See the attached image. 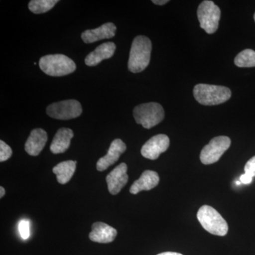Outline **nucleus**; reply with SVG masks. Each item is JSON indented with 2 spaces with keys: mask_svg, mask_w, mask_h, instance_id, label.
<instances>
[{
  "mask_svg": "<svg viewBox=\"0 0 255 255\" xmlns=\"http://www.w3.org/2000/svg\"><path fill=\"white\" fill-rule=\"evenodd\" d=\"M152 43L147 37L137 36L134 38L129 55V70L133 73L143 71L150 61Z\"/></svg>",
  "mask_w": 255,
  "mask_h": 255,
  "instance_id": "nucleus-1",
  "label": "nucleus"
},
{
  "mask_svg": "<svg viewBox=\"0 0 255 255\" xmlns=\"http://www.w3.org/2000/svg\"><path fill=\"white\" fill-rule=\"evenodd\" d=\"M194 96L201 105H219L230 100L231 91L226 87L199 84L194 87Z\"/></svg>",
  "mask_w": 255,
  "mask_h": 255,
  "instance_id": "nucleus-2",
  "label": "nucleus"
},
{
  "mask_svg": "<svg viewBox=\"0 0 255 255\" xmlns=\"http://www.w3.org/2000/svg\"><path fill=\"white\" fill-rule=\"evenodd\" d=\"M39 67L43 73L53 77H60L73 73L76 65L73 60L62 54L48 55L42 57Z\"/></svg>",
  "mask_w": 255,
  "mask_h": 255,
  "instance_id": "nucleus-3",
  "label": "nucleus"
},
{
  "mask_svg": "<svg viewBox=\"0 0 255 255\" xmlns=\"http://www.w3.org/2000/svg\"><path fill=\"white\" fill-rule=\"evenodd\" d=\"M197 219L207 232L218 236H225L228 233V226L226 220L211 206H201L197 213Z\"/></svg>",
  "mask_w": 255,
  "mask_h": 255,
  "instance_id": "nucleus-4",
  "label": "nucleus"
},
{
  "mask_svg": "<svg viewBox=\"0 0 255 255\" xmlns=\"http://www.w3.org/2000/svg\"><path fill=\"white\" fill-rule=\"evenodd\" d=\"M133 117L137 124L150 129L163 121L164 111L163 107L156 102L142 104L135 107Z\"/></svg>",
  "mask_w": 255,
  "mask_h": 255,
  "instance_id": "nucleus-5",
  "label": "nucleus"
},
{
  "mask_svg": "<svg viewBox=\"0 0 255 255\" xmlns=\"http://www.w3.org/2000/svg\"><path fill=\"white\" fill-rule=\"evenodd\" d=\"M197 16L201 28L209 34L217 31L221 18V9L214 1H202L198 7Z\"/></svg>",
  "mask_w": 255,
  "mask_h": 255,
  "instance_id": "nucleus-6",
  "label": "nucleus"
},
{
  "mask_svg": "<svg viewBox=\"0 0 255 255\" xmlns=\"http://www.w3.org/2000/svg\"><path fill=\"white\" fill-rule=\"evenodd\" d=\"M82 106L78 101L68 100L56 102L48 106L46 113L51 118L59 120H69L81 115Z\"/></svg>",
  "mask_w": 255,
  "mask_h": 255,
  "instance_id": "nucleus-7",
  "label": "nucleus"
},
{
  "mask_svg": "<svg viewBox=\"0 0 255 255\" xmlns=\"http://www.w3.org/2000/svg\"><path fill=\"white\" fill-rule=\"evenodd\" d=\"M231 144V139L227 136L214 137L201 150V162L204 164H211L218 162L221 156L229 148Z\"/></svg>",
  "mask_w": 255,
  "mask_h": 255,
  "instance_id": "nucleus-8",
  "label": "nucleus"
},
{
  "mask_svg": "<svg viewBox=\"0 0 255 255\" xmlns=\"http://www.w3.org/2000/svg\"><path fill=\"white\" fill-rule=\"evenodd\" d=\"M169 138L164 134H159L151 137L144 144L141 148V154L145 158L155 160L160 154L168 149Z\"/></svg>",
  "mask_w": 255,
  "mask_h": 255,
  "instance_id": "nucleus-9",
  "label": "nucleus"
},
{
  "mask_svg": "<svg viewBox=\"0 0 255 255\" xmlns=\"http://www.w3.org/2000/svg\"><path fill=\"white\" fill-rule=\"evenodd\" d=\"M127 170V164L121 163L107 176L106 181L108 184V189L110 194L113 195L119 194L127 185L128 181Z\"/></svg>",
  "mask_w": 255,
  "mask_h": 255,
  "instance_id": "nucleus-10",
  "label": "nucleus"
},
{
  "mask_svg": "<svg viewBox=\"0 0 255 255\" xmlns=\"http://www.w3.org/2000/svg\"><path fill=\"white\" fill-rule=\"evenodd\" d=\"M127 150V145L121 139H115L111 143L107 155L101 157L97 163V170L100 172L108 169L111 165L119 160L121 155Z\"/></svg>",
  "mask_w": 255,
  "mask_h": 255,
  "instance_id": "nucleus-11",
  "label": "nucleus"
},
{
  "mask_svg": "<svg viewBox=\"0 0 255 255\" xmlns=\"http://www.w3.org/2000/svg\"><path fill=\"white\" fill-rule=\"evenodd\" d=\"M117 231L107 223L97 222L92 226L89 237L92 241L98 243H110L117 238Z\"/></svg>",
  "mask_w": 255,
  "mask_h": 255,
  "instance_id": "nucleus-12",
  "label": "nucleus"
},
{
  "mask_svg": "<svg viewBox=\"0 0 255 255\" xmlns=\"http://www.w3.org/2000/svg\"><path fill=\"white\" fill-rule=\"evenodd\" d=\"M117 31V26L113 23H106L100 27L87 30L82 33V41L86 43H94L100 40L113 38Z\"/></svg>",
  "mask_w": 255,
  "mask_h": 255,
  "instance_id": "nucleus-13",
  "label": "nucleus"
},
{
  "mask_svg": "<svg viewBox=\"0 0 255 255\" xmlns=\"http://www.w3.org/2000/svg\"><path fill=\"white\" fill-rule=\"evenodd\" d=\"M48 140V135L43 129H33L25 144V150L28 155L37 156L43 150Z\"/></svg>",
  "mask_w": 255,
  "mask_h": 255,
  "instance_id": "nucleus-14",
  "label": "nucleus"
},
{
  "mask_svg": "<svg viewBox=\"0 0 255 255\" xmlns=\"http://www.w3.org/2000/svg\"><path fill=\"white\" fill-rule=\"evenodd\" d=\"M116 45L113 42H107L97 47L85 58V64L88 66H96L102 60L112 58L116 50Z\"/></svg>",
  "mask_w": 255,
  "mask_h": 255,
  "instance_id": "nucleus-15",
  "label": "nucleus"
},
{
  "mask_svg": "<svg viewBox=\"0 0 255 255\" xmlns=\"http://www.w3.org/2000/svg\"><path fill=\"white\" fill-rule=\"evenodd\" d=\"M158 174L152 170H146L143 172L138 179L132 184L130 188V193L137 194L142 191H149L157 187L159 184Z\"/></svg>",
  "mask_w": 255,
  "mask_h": 255,
  "instance_id": "nucleus-16",
  "label": "nucleus"
},
{
  "mask_svg": "<svg viewBox=\"0 0 255 255\" xmlns=\"http://www.w3.org/2000/svg\"><path fill=\"white\" fill-rule=\"evenodd\" d=\"M74 132L68 128H61L55 133L53 142L50 146V150L53 153H63L68 150L70 145Z\"/></svg>",
  "mask_w": 255,
  "mask_h": 255,
  "instance_id": "nucleus-17",
  "label": "nucleus"
},
{
  "mask_svg": "<svg viewBox=\"0 0 255 255\" xmlns=\"http://www.w3.org/2000/svg\"><path fill=\"white\" fill-rule=\"evenodd\" d=\"M76 161H64L57 164L53 168V173L56 175L57 180L60 184H65L73 177L76 169Z\"/></svg>",
  "mask_w": 255,
  "mask_h": 255,
  "instance_id": "nucleus-18",
  "label": "nucleus"
},
{
  "mask_svg": "<svg viewBox=\"0 0 255 255\" xmlns=\"http://www.w3.org/2000/svg\"><path fill=\"white\" fill-rule=\"evenodd\" d=\"M235 64L239 68H253L255 67V51L246 49L241 52L235 58Z\"/></svg>",
  "mask_w": 255,
  "mask_h": 255,
  "instance_id": "nucleus-19",
  "label": "nucleus"
},
{
  "mask_svg": "<svg viewBox=\"0 0 255 255\" xmlns=\"http://www.w3.org/2000/svg\"><path fill=\"white\" fill-rule=\"evenodd\" d=\"M58 2V0H32L28 9L34 14H42L50 11Z\"/></svg>",
  "mask_w": 255,
  "mask_h": 255,
  "instance_id": "nucleus-20",
  "label": "nucleus"
},
{
  "mask_svg": "<svg viewBox=\"0 0 255 255\" xmlns=\"http://www.w3.org/2000/svg\"><path fill=\"white\" fill-rule=\"evenodd\" d=\"M12 155V150L7 144L3 140L0 141V162H2L7 160Z\"/></svg>",
  "mask_w": 255,
  "mask_h": 255,
  "instance_id": "nucleus-21",
  "label": "nucleus"
},
{
  "mask_svg": "<svg viewBox=\"0 0 255 255\" xmlns=\"http://www.w3.org/2000/svg\"><path fill=\"white\" fill-rule=\"evenodd\" d=\"M18 231H19L21 237L23 240L28 239L30 236V226L29 222L26 220H22L20 221L19 225H18Z\"/></svg>",
  "mask_w": 255,
  "mask_h": 255,
  "instance_id": "nucleus-22",
  "label": "nucleus"
},
{
  "mask_svg": "<svg viewBox=\"0 0 255 255\" xmlns=\"http://www.w3.org/2000/svg\"><path fill=\"white\" fill-rule=\"evenodd\" d=\"M245 173L249 174L251 177H255V156L247 162L245 166Z\"/></svg>",
  "mask_w": 255,
  "mask_h": 255,
  "instance_id": "nucleus-23",
  "label": "nucleus"
},
{
  "mask_svg": "<svg viewBox=\"0 0 255 255\" xmlns=\"http://www.w3.org/2000/svg\"><path fill=\"white\" fill-rule=\"evenodd\" d=\"M253 177L250 176L249 174L245 173L240 177V181L243 184H250L253 182Z\"/></svg>",
  "mask_w": 255,
  "mask_h": 255,
  "instance_id": "nucleus-24",
  "label": "nucleus"
},
{
  "mask_svg": "<svg viewBox=\"0 0 255 255\" xmlns=\"http://www.w3.org/2000/svg\"><path fill=\"white\" fill-rule=\"evenodd\" d=\"M152 3L157 5H164L169 2L168 0H152Z\"/></svg>",
  "mask_w": 255,
  "mask_h": 255,
  "instance_id": "nucleus-25",
  "label": "nucleus"
},
{
  "mask_svg": "<svg viewBox=\"0 0 255 255\" xmlns=\"http://www.w3.org/2000/svg\"><path fill=\"white\" fill-rule=\"evenodd\" d=\"M157 255H183L180 253H174V252H165V253H160Z\"/></svg>",
  "mask_w": 255,
  "mask_h": 255,
  "instance_id": "nucleus-26",
  "label": "nucleus"
},
{
  "mask_svg": "<svg viewBox=\"0 0 255 255\" xmlns=\"http://www.w3.org/2000/svg\"><path fill=\"white\" fill-rule=\"evenodd\" d=\"M5 195V189L3 187H0V198H2Z\"/></svg>",
  "mask_w": 255,
  "mask_h": 255,
  "instance_id": "nucleus-27",
  "label": "nucleus"
},
{
  "mask_svg": "<svg viewBox=\"0 0 255 255\" xmlns=\"http://www.w3.org/2000/svg\"><path fill=\"white\" fill-rule=\"evenodd\" d=\"M241 184H242V182H241V181H237V182H236V185H241Z\"/></svg>",
  "mask_w": 255,
  "mask_h": 255,
  "instance_id": "nucleus-28",
  "label": "nucleus"
},
{
  "mask_svg": "<svg viewBox=\"0 0 255 255\" xmlns=\"http://www.w3.org/2000/svg\"><path fill=\"white\" fill-rule=\"evenodd\" d=\"M254 19H255V14H254Z\"/></svg>",
  "mask_w": 255,
  "mask_h": 255,
  "instance_id": "nucleus-29",
  "label": "nucleus"
}]
</instances>
